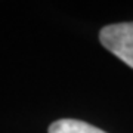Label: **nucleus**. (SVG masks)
<instances>
[{"label":"nucleus","instance_id":"obj_1","mask_svg":"<svg viewBox=\"0 0 133 133\" xmlns=\"http://www.w3.org/2000/svg\"><path fill=\"white\" fill-rule=\"evenodd\" d=\"M99 40L105 49L133 68V22L107 25L101 30Z\"/></svg>","mask_w":133,"mask_h":133},{"label":"nucleus","instance_id":"obj_2","mask_svg":"<svg viewBox=\"0 0 133 133\" xmlns=\"http://www.w3.org/2000/svg\"><path fill=\"white\" fill-rule=\"evenodd\" d=\"M49 133H105L104 130L80 120L62 118L49 126Z\"/></svg>","mask_w":133,"mask_h":133}]
</instances>
